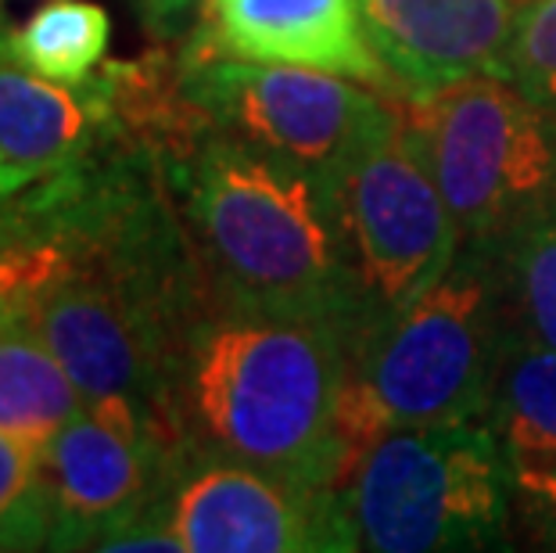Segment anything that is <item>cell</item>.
Returning a JSON list of instances; mask_svg holds the SVG:
<instances>
[{
    "instance_id": "cell-23",
    "label": "cell",
    "mask_w": 556,
    "mask_h": 553,
    "mask_svg": "<svg viewBox=\"0 0 556 553\" xmlns=\"http://www.w3.org/2000/svg\"><path fill=\"white\" fill-rule=\"evenodd\" d=\"M4 43H8V33H4V29H0V47H4Z\"/></svg>"
},
{
    "instance_id": "cell-9",
    "label": "cell",
    "mask_w": 556,
    "mask_h": 553,
    "mask_svg": "<svg viewBox=\"0 0 556 553\" xmlns=\"http://www.w3.org/2000/svg\"><path fill=\"white\" fill-rule=\"evenodd\" d=\"M169 461L129 442L90 410L58 428L40 450L37 517L43 550H98L119 525L162 497Z\"/></svg>"
},
{
    "instance_id": "cell-10",
    "label": "cell",
    "mask_w": 556,
    "mask_h": 553,
    "mask_svg": "<svg viewBox=\"0 0 556 553\" xmlns=\"http://www.w3.org/2000/svg\"><path fill=\"white\" fill-rule=\"evenodd\" d=\"M148 144L126 115L119 79L104 62L87 84H54L0 47V169L8 194L109 155Z\"/></svg>"
},
{
    "instance_id": "cell-7",
    "label": "cell",
    "mask_w": 556,
    "mask_h": 553,
    "mask_svg": "<svg viewBox=\"0 0 556 553\" xmlns=\"http://www.w3.org/2000/svg\"><path fill=\"white\" fill-rule=\"evenodd\" d=\"M180 90L205 134L334 180L377 134L392 101L319 68L180 51Z\"/></svg>"
},
{
    "instance_id": "cell-20",
    "label": "cell",
    "mask_w": 556,
    "mask_h": 553,
    "mask_svg": "<svg viewBox=\"0 0 556 553\" xmlns=\"http://www.w3.org/2000/svg\"><path fill=\"white\" fill-rule=\"evenodd\" d=\"M510 532L531 546L556 550V467L514 464Z\"/></svg>"
},
{
    "instance_id": "cell-8",
    "label": "cell",
    "mask_w": 556,
    "mask_h": 553,
    "mask_svg": "<svg viewBox=\"0 0 556 553\" xmlns=\"http://www.w3.org/2000/svg\"><path fill=\"white\" fill-rule=\"evenodd\" d=\"M155 514L187 553L363 550L341 489L305 486L233 461H173Z\"/></svg>"
},
{
    "instance_id": "cell-5",
    "label": "cell",
    "mask_w": 556,
    "mask_h": 553,
    "mask_svg": "<svg viewBox=\"0 0 556 553\" xmlns=\"http://www.w3.org/2000/svg\"><path fill=\"white\" fill-rule=\"evenodd\" d=\"M456 219L459 244L510 241L556 216V120L503 76L399 98Z\"/></svg>"
},
{
    "instance_id": "cell-6",
    "label": "cell",
    "mask_w": 556,
    "mask_h": 553,
    "mask_svg": "<svg viewBox=\"0 0 556 553\" xmlns=\"http://www.w3.org/2000/svg\"><path fill=\"white\" fill-rule=\"evenodd\" d=\"M334 202L366 327L417 299L459 252L456 219L399 98L334 176Z\"/></svg>"
},
{
    "instance_id": "cell-21",
    "label": "cell",
    "mask_w": 556,
    "mask_h": 553,
    "mask_svg": "<svg viewBox=\"0 0 556 553\" xmlns=\"http://www.w3.org/2000/svg\"><path fill=\"white\" fill-rule=\"evenodd\" d=\"M140 18L148 22L155 33H176V26H180V18L187 15L191 8H198L201 0H134Z\"/></svg>"
},
{
    "instance_id": "cell-22",
    "label": "cell",
    "mask_w": 556,
    "mask_h": 553,
    "mask_svg": "<svg viewBox=\"0 0 556 553\" xmlns=\"http://www.w3.org/2000/svg\"><path fill=\"white\" fill-rule=\"evenodd\" d=\"M4 198H11V194H8V184H4V169H0V202H4Z\"/></svg>"
},
{
    "instance_id": "cell-18",
    "label": "cell",
    "mask_w": 556,
    "mask_h": 553,
    "mask_svg": "<svg viewBox=\"0 0 556 553\" xmlns=\"http://www.w3.org/2000/svg\"><path fill=\"white\" fill-rule=\"evenodd\" d=\"M503 79L556 120V0H528L503 58Z\"/></svg>"
},
{
    "instance_id": "cell-15",
    "label": "cell",
    "mask_w": 556,
    "mask_h": 553,
    "mask_svg": "<svg viewBox=\"0 0 556 553\" xmlns=\"http://www.w3.org/2000/svg\"><path fill=\"white\" fill-rule=\"evenodd\" d=\"M112 40L109 11L93 0H51L26 26L8 33V51L18 65L54 84H87L104 65Z\"/></svg>"
},
{
    "instance_id": "cell-17",
    "label": "cell",
    "mask_w": 556,
    "mask_h": 553,
    "mask_svg": "<svg viewBox=\"0 0 556 553\" xmlns=\"http://www.w3.org/2000/svg\"><path fill=\"white\" fill-rule=\"evenodd\" d=\"M68 259L73 249L40 187H22L0 202V305L29 302Z\"/></svg>"
},
{
    "instance_id": "cell-13",
    "label": "cell",
    "mask_w": 556,
    "mask_h": 553,
    "mask_svg": "<svg viewBox=\"0 0 556 553\" xmlns=\"http://www.w3.org/2000/svg\"><path fill=\"white\" fill-rule=\"evenodd\" d=\"M83 410V395L37 331L26 302L0 305V431L47 442Z\"/></svg>"
},
{
    "instance_id": "cell-16",
    "label": "cell",
    "mask_w": 556,
    "mask_h": 553,
    "mask_svg": "<svg viewBox=\"0 0 556 553\" xmlns=\"http://www.w3.org/2000/svg\"><path fill=\"white\" fill-rule=\"evenodd\" d=\"M506 331L556 352V216L495 244Z\"/></svg>"
},
{
    "instance_id": "cell-1",
    "label": "cell",
    "mask_w": 556,
    "mask_h": 553,
    "mask_svg": "<svg viewBox=\"0 0 556 553\" xmlns=\"http://www.w3.org/2000/svg\"><path fill=\"white\" fill-rule=\"evenodd\" d=\"M352 335L216 305L191 327L165 392L173 461H233L305 486L341 489V392Z\"/></svg>"
},
{
    "instance_id": "cell-11",
    "label": "cell",
    "mask_w": 556,
    "mask_h": 553,
    "mask_svg": "<svg viewBox=\"0 0 556 553\" xmlns=\"http://www.w3.org/2000/svg\"><path fill=\"white\" fill-rule=\"evenodd\" d=\"M184 51L319 68L395 98L366 37L359 0H205Z\"/></svg>"
},
{
    "instance_id": "cell-14",
    "label": "cell",
    "mask_w": 556,
    "mask_h": 553,
    "mask_svg": "<svg viewBox=\"0 0 556 553\" xmlns=\"http://www.w3.org/2000/svg\"><path fill=\"white\" fill-rule=\"evenodd\" d=\"M484 420L514 464L556 467V352L535 341L506 338Z\"/></svg>"
},
{
    "instance_id": "cell-3",
    "label": "cell",
    "mask_w": 556,
    "mask_h": 553,
    "mask_svg": "<svg viewBox=\"0 0 556 553\" xmlns=\"http://www.w3.org/2000/svg\"><path fill=\"white\" fill-rule=\"evenodd\" d=\"M506 338L495 252L459 244L434 285L352 341L338 414L341 489L388 431L484 417Z\"/></svg>"
},
{
    "instance_id": "cell-12",
    "label": "cell",
    "mask_w": 556,
    "mask_h": 553,
    "mask_svg": "<svg viewBox=\"0 0 556 553\" xmlns=\"http://www.w3.org/2000/svg\"><path fill=\"white\" fill-rule=\"evenodd\" d=\"M395 98H424L470 76H503L517 0H359Z\"/></svg>"
},
{
    "instance_id": "cell-4",
    "label": "cell",
    "mask_w": 556,
    "mask_h": 553,
    "mask_svg": "<svg viewBox=\"0 0 556 553\" xmlns=\"http://www.w3.org/2000/svg\"><path fill=\"white\" fill-rule=\"evenodd\" d=\"M341 497L363 550L510 546L514 456L484 417L399 428L366 450Z\"/></svg>"
},
{
    "instance_id": "cell-2",
    "label": "cell",
    "mask_w": 556,
    "mask_h": 553,
    "mask_svg": "<svg viewBox=\"0 0 556 553\" xmlns=\"http://www.w3.org/2000/svg\"><path fill=\"white\" fill-rule=\"evenodd\" d=\"M165 180L219 305L366 331L334 180L219 134L165 155Z\"/></svg>"
},
{
    "instance_id": "cell-19",
    "label": "cell",
    "mask_w": 556,
    "mask_h": 553,
    "mask_svg": "<svg viewBox=\"0 0 556 553\" xmlns=\"http://www.w3.org/2000/svg\"><path fill=\"white\" fill-rule=\"evenodd\" d=\"M43 442L0 431V550H40V521L33 507Z\"/></svg>"
}]
</instances>
